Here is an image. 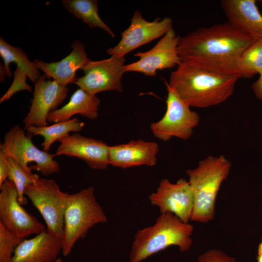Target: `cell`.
Returning <instances> with one entry per match:
<instances>
[{
    "label": "cell",
    "mask_w": 262,
    "mask_h": 262,
    "mask_svg": "<svg viewBox=\"0 0 262 262\" xmlns=\"http://www.w3.org/2000/svg\"><path fill=\"white\" fill-rule=\"evenodd\" d=\"M255 40L228 22L180 36L177 49L181 62L240 79L239 58Z\"/></svg>",
    "instance_id": "obj_1"
},
{
    "label": "cell",
    "mask_w": 262,
    "mask_h": 262,
    "mask_svg": "<svg viewBox=\"0 0 262 262\" xmlns=\"http://www.w3.org/2000/svg\"><path fill=\"white\" fill-rule=\"evenodd\" d=\"M238 79L181 62L171 73L166 83L190 107L204 108L228 99Z\"/></svg>",
    "instance_id": "obj_2"
},
{
    "label": "cell",
    "mask_w": 262,
    "mask_h": 262,
    "mask_svg": "<svg viewBox=\"0 0 262 262\" xmlns=\"http://www.w3.org/2000/svg\"><path fill=\"white\" fill-rule=\"evenodd\" d=\"M194 228L170 213H161L155 223L137 230L134 235L129 262H141L151 255L174 246L181 252L193 244Z\"/></svg>",
    "instance_id": "obj_3"
},
{
    "label": "cell",
    "mask_w": 262,
    "mask_h": 262,
    "mask_svg": "<svg viewBox=\"0 0 262 262\" xmlns=\"http://www.w3.org/2000/svg\"><path fill=\"white\" fill-rule=\"evenodd\" d=\"M231 163L224 156H209L186 171L194 196L191 220L207 223L213 219L216 198L228 178Z\"/></svg>",
    "instance_id": "obj_4"
},
{
    "label": "cell",
    "mask_w": 262,
    "mask_h": 262,
    "mask_svg": "<svg viewBox=\"0 0 262 262\" xmlns=\"http://www.w3.org/2000/svg\"><path fill=\"white\" fill-rule=\"evenodd\" d=\"M107 221V216L96 200L93 187L72 194L67 193L61 239L63 255L68 256L75 243L84 238L94 226Z\"/></svg>",
    "instance_id": "obj_5"
},
{
    "label": "cell",
    "mask_w": 262,
    "mask_h": 262,
    "mask_svg": "<svg viewBox=\"0 0 262 262\" xmlns=\"http://www.w3.org/2000/svg\"><path fill=\"white\" fill-rule=\"evenodd\" d=\"M25 130L18 125L12 127L4 135L0 151L15 159L29 174L32 169L46 176L58 172L59 164L53 159L55 154L37 147Z\"/></svg>",
    "instance_id": "obj_6"
},
{
    "label": "cell",
    "mask_w": 262,
    "mask_h": 262,
    "mask_svg": "<svg viewBox=\"0 0 262 262\" xmlns=\"http://www.w3.org/2000/svg\"><path fill=\"white\" fill-rule=\"evenodd\" d=\"M24 195L41 214L47 227V231L61 239L67 193L61 191L53 179L39 177L26 187Z\"/></svg>",
    "instance_id": "obj_7"
},
{
    "label": "cell",
    "mask_w": 262,
    "mask_h": 262,
    "mask_svg": "<svg viewBox=\"0 0 262 262\" xmlns=\"http://www.w3.org/2000/svg\"><path fill=\"white\" fill-rule=\"evenodd\" d=\"M166 110L158 121L150 124L153 135L167 141L173 137L186 140L192 136L194 129L198 125V114L192 111L174 90L167 83Z\"/></svg>",
    "instance_id": "obj_8"
},
{
    "label": "cell",
    "mask_w": 262,
    "mask_h": 262,
    "mask_svg": "<svg viewBox=\"0 0 262 262\" xmlns=\"http://www.w3.org/2000/svg\"><path fill=\"white\" fill-rule=\"evenodd\" d=\"M0 223L18 237L26 239L46 231L45 226L20 204L15 184L7 180L0 186Z\"/></svg>",
    "instance_id": "obj_9"
},
{
    "label": "cell",
    "mask_w": 262,
    "mask_h": 262,
    "mask_svg": "<svg viewBox=\"0 0 262 262\" xmlns=\"http://www.w3.org/2000/svg\"><path fill=\"white\" fill-rule=\"evenodd\" d=\"M125 61V57L114 56L101 60H90L82 69L84 75L77 78L75 83L93 95L107 91L122 92Z\"/></svg>",
    "instance_id": "obj_10"
},
{
    "label": "cell",
    "mask_w": 262,
    "mask_h": 262,
    "mask_svg": "<svg viewBox=\"0 0 262 262\" xmlns=\"http://www.w3.org/2000/svg\"><path fill=\"white\" fill-rule=\"evenodd\" d=\"M129 27L121 33L118 43L109 48L107 53L117 57L125 55L137 48L164 36L173 28V22L170 17L163 19L157 17L152 21L145 19L139 10H136L131 19Z\"/></svg>",
    "instance_id": "obj_11"
},
{
    "label": "cell",
    "mask_w": 262,
    "mask_h": 262,
    "mask_svg": "<svg viewBox=\"0 0 262 262\" xmlns=\"http://www.w3.org/2000/svg\"><path fill=\"white\" fill-rule=\"evenodd\" d=\"M179 37L171 29L150 49L135 54L139 59L125 65V72H136L154 77L159 70L178 66L181 62L177 49Z\"/></svg>",
    "instance_id": "obj_12"
},
{
    "label": "cell",
    "mask_w": 262,
    "mask_h": 262,
    "mask_svg": "<svg viewBox=\"0 0 262 262\" xmlns=\"http://www.w3.org/2000/svg\"><path fill=\"white\" fill-rule=\"evenodd\" d=\"M151 204L158 207L161 213L174 214L185 223H189L194 209V196L190 185L181 178L175 183L162 179L157 190L148 197Z\"/></svg>",
    "instance_id": "obj_13"
},
{
    "label": "cell",
    "mask_w": 262,
    "mask_h": 262,
    "mask_svg": "<svg viewBox=\"0 0 262 262\" xmlns=\"http://www.w3.org/2000/svg\"><path fill=\"white\" fill-rule=\"evenodd\" d=\"M41 75L34 82L33 98L29 111L23 120L24 129L31 126H48L49 114L66 98L68 88Z\"/></svg>",
    "instance_id": "obj_14"
},
{
    "label": "cell",
    "mask_w": 262,
    "mask_h": 262,
    "mask_svg": "<svg viewBox=\"0 0 262 262\" xmlns=\"http://www.w3.org/2000/svg\"><path fill=\"white\" fill-rule=\"evenodd\" d=\"M56 156L74 157L84 161L91 168L104 170L109 164L108 146L102 141L86 137L79 133L63 137Z\"/></svg>",
    "instance_id": "obj_15"
},
{
    "label": "cell",
    "mask_w": 262,
    "mask_h": 262,
    "mask_svg": "<svg viewBox=\"0 0 262 262\" xmlns=\"http://www.w3.org/2000/svg\"><path fill=\"white\" fill-rule=\"evenodd\" d=\"M159 146L141 139L108 146L109 165L123 168L141 165L152 166L157 163Z\"/></svg>",
    "instance_id": "obj_16"
},
{
    "label": "cell",
    "mask_w": 262,
    "mask_h": 262,
    "mask_svg": "<svg viewBox=\"0 0 262 262\" xmlns=\"http://www.w3.org/2000/svg\"><path fill=\"white\" fill-rule=\"evenodd\" d=\"M71 47L72 50L70 53L60 61L45 63L37 59L33 62L47 78H52L65 86L71 83H75L77 79L76 71L79 69L82 70L91 60L87 57L82 43L77 40Z\"/></svg>",
    "instance_id": "obj_17"
},
{
    "label": "cell",
    "mask_w": 262,
    "mask_h": 262,
    "mask_svg": "<svg viewBox=\"0 0 262 262\" xmlns=\"http://www.w3.org/2000/svg\"><path fill=\"white\" fill-rule=\"evenodd\" d=\"M62 252V240L47 230L23 240L10 262H55Z\"/></svg>",
    "instance_id": "obj_18"
},
{
    "label": "cell",
    "mask_w": 262,
    "mask_h": 262,
    "mask_svg": "<svg viewBox=\"0 0 262 262\" xmlns=\"http://www.w3.org/2000/svg\"><path fill=\"white\" fill-rule=\"evenodd\" d=\"M228 22L251 37L262 39V14L255 0H223Z\"/></svg>",
    "instance_id": "obj_19"
},
{
    "label": "cell",
    "mask_w": 262,
    "mask_h": 262,
    "mask_svg": "<svg viewBox=\"0 0 262 262\" xmlns=\"http://www.w3.org/2000/svg\"><path fill=\"white\" fill-rule=\"evenodd\" d=\"M100 102L96 95L79 88L73 93L66 104L49 114L48 122L56 123L67 121L77 114L89 119H96Z\"/></svg>",
    "instance_id": "obj_20"
},
{
    "label": "cell",
    "mask_w": 262,
    "mask_h": 262,
    "mask_svg": "<svg viewBox=\"0 0 262 262\" xmlns=\"http://www.w3.org/2000/svg\"><path fill=\"white\" fill-rule=\"evenodd\" d=\"M0 55L4 63L2 66L0 65V73L8 77L12 76L9 68L12 62L15 63L17 68L24 72L34 83L41 76L39 69L34 62L29 60L26 53L21 49L9 45L2 37L0 38Z\"/></svg>",
    "instance_id": "obj_21"
},
{
    "label": "cell",
    "mask_w": 262,
    "mask_h": 262,
    "mask_svg": "<svg viewBox=\"0 0 262 262\" xmlns=\"http://www.w3.org/2000/svg\"><path fill=\"white\" fill-rule=\"evenodd\" d=\"M83 122L74 117L68 120L54 123L50 126H31L25 130L30 135H39L44 138L41 144L43 150L48 152L51 145L61 138L68 135L69 132L80 131L84 126Z\"/></svg>",
    "instance_id": "obj_22"
},
{
    "label": "cell",
    "mask_w": 262,
    "mask_h": 262,
    "mask_svg": "<svg viewBox=\"0 0 262 262\" xmlns=\"http://www.w3.org/2000/svg\"><path fill=\"white\" fill-rule=\"evenodd\" d=\"M64 7L77 18L93 28L98 27L107 32L112 37L115 34L102 20L98 14L96 0H64Z\"/></svg>",
    "instance_id": "obj_23"
},
{
    "label": "cell",
    "mask_w": 262,
    "mask_h": 262,
    "mask_svg": "<svg viewBox=\"0 0 262 262\" xmlns=\"http://www.w3.org/2000/svg\"><path fill=\"white\" fill-rule=\"evenodd\" d=\"M242 78H250L262 72V39H257L242 53L238 62Z\"/></svg>",
    "instance_id": "obj_24"
},
{
    "label": "cell",
    "mask_w": 262,
    "mask_h": 262,
    "mask_svg": "<svg viewBox=\"0 0 262 262\" xmlns=\"http://www.w3.org/2000/svg\"><path fill=\"white\" fill-rule=\"evenodd\" d=\"M9 173L8 180L15 185L18 196V201L21 205L27 203L24 196L27 187L33 183L39 176L36 174H29L26 172L21 165L13 158L8 156Z\"/></svg>",
    "instance_id": "obj_25"
},
{
    "label": "cell",
    "mask_w": 262,
    "mask_h": 262,
    "mask_svg": "<svg viewBox=\"0 0 262 262\" xmlns=\"http://www.w3.org/2000/svg\"><path fill=\"white\" fill-rule=\"evenodd\" d=\"M24 239L8 230L0 223V262H10L16 247Z\"/></svg>",
    "instance_id": "obj_26"
},
{
    "label": "cell",
    "mask_w": 262,
    "mask_h": 262,
    "mask_svg": "<svg viewBox=\"0 0 262 262\" xmlns=\"http://www.w3.org/2000/svg\"><path fill=\"white\" fill-rule=\"evenodd\" d=\"M27 75L17 68L14 73L13 82L5 94L0 98V103L9 100L15 93L21 90L32 91V87L26 82Z\"/></svg>",
    "instance_id": "obj_27"
},
{
    "label": "cell",
    "mask_w": 262,
    "mask_h": 262,
    "mask_svg": "<svg viewBox=\"0 0 262 262\" xmlns=\"http://www.w3.org/2000/svg\"><path fill=\"white\" fill-rule=\"evenodd\" d=\"M197 262H238L233 257L217 249H210L198 257Z\"/></svg>",
    "instance_id": "obj_28"
},
{
    "label": "cell",
    "mask_w": 262,
    "mask_h": 262,
    "mask_svg": "<svg viewBox=\"0 0 262 262\" xmlns=\"http://www.w3.org/2000/svg\"><path fill=\"white\" fill-rule=\"evenodd\" d=\"M8 156L0 151V186L8 180Z\"/></svg>",
    "instance_id": "obj_29"
},
{
    "label": "cell",
    "mask_w": 262,
    "mask_h": 262,
    "mask_svg": "<svg viewBox=\"0 0 262 262\" xmlns=\"http://www.w3.org/2000/svg\"><path fill=\"white\" fill-rule=\"evenodd\" d=\"M251 88L255 97L262 101V73L259 74L258 79L252 83Z\"/></svg>",
    "instance_id": "obj_30"
},
{
    "label": "cell",
    "mask_w": 262,
    "mask_h": 262,
    "mask_svg": "<svg viewBox=\"0 0 262 262\" xmlns=\"http://www.w3.org/2000/svg\"><path fill=\"white\" fill-rule=\"evenodd\" d=\"M258 253H262V237L261 242L258 246Z\"/></svg>",
    "instance_id": "obj_31"
},
{
    "label": "cell",
    "mask_w": 262,
    "mask_h": 262,
    "mask_svg": "<svg viewBox=\"0 0 262 262\" xmlns=\"http://www.w3.org/2000/svg\"><path fill=\"white\" fill-rule=\"evenodd\" d=\"M257 262H262V253H258Z\"/></svg>",
    "instance_id": "obj_32"
},
{
    "label": "cell",
    "mask_w": 262,
    "mask_h": 262,
    "mask_svg": "<svg viewBox=\"0 0 262 262\" xmlns=\"http://www.w3.org/2000/svg\"><path fill=\"white\" fill-rule=\"evenodd\" d=\"M261 73H260V74H261Z\"/></svg>",
    "instance_id": "obj_33"
}]
</instances>
